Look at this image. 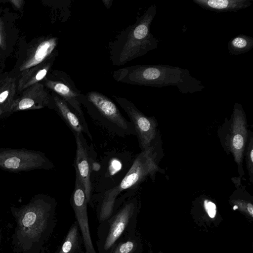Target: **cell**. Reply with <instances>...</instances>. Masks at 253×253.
<instances>
[{
    "label": "cell",
    "instance_id": "6da1fadb",
    "mask_svg": "<svg viewBox=\"0 0 253 253\" xmlns=\"http://www.w3.org/2000/svg\"><path fill=\"white\" fill-rule=\"evenodd\" d=\"M115 80L123 83L156 87L176 86L182 93L201 91L205 86L193 78L188 69L177 66L138 65L119 69L113 74Z\"/></svg>",
    "mask_w": 253,
    "mask_h": 253
},
{
    "label": "cell",
    "instance_id": "7a4b0ae2",
    "mask_svg": "<svg viewBox=\"0 0 253 253\" xmlns=\"http://www.w3.org/2000/svg\"><path fill=\"white\" fill-rule=\"evenodd\" d=\"M157 13V6L151 5L136 22L119 34L110 45V59L114 65H124L157 48L159 40L150 31Z\"/></svg>",
    "mask_w": 253,
    "mask_h": 253
},
{
    "label": "cell",
    "instance_id": "3957f363",
    "mask_svg": "<svg viewBox=\"0 0 253 253\" xmlns=\"http://www.w3.org/2000/svg\"><path fill=\"white\" fill-rule=\"evenodd\" d=\"M81 103L88 114L100 125L119 136L135 135L133 126L122 115L116 104L106 95L97 91L82 94Z\"/></svg>",
    "mask_w": 253,
    "mask_h": 253
},
{
    "label": "cell",
    "instance_id": "277c9868",
    "mask_svg": "<svg viewBox=\"0 0 253 253\" xmlns=\"http://www.w3.org/2000/svg\"><path fill=\"white\" fill-rule=\"evenodd\" d=\"M156 144L155 142L148 149L138 154L120 183L106 192L102 208L103 212L111 211L120 194L128 189L136 190L148 177L155 176L160 169Z\"/></svg>",
    "mask_w": 253,
    "mask_h": 253
},
{
    "label": "cell",
    "instance_id": "5b68a950",
    "mask_svg": "<svg viewBox=\"0 0 253 253\" xmlns=\"http://www.w3.org/2000/svg\"><path fill=\"white\" fill-rule=\"evenodd\" d=\"M218 136L225 152L233 156L240 177L243 176L245 174L243 162L249 130L246 113L241 104L235 103L230 118L225 120L218 130Z\"/></svg>",
    "mask_w": 253,
    "mask_h": 253
},
{
    "label": "cell",
    "instance_id": "8992f818",
    "mask_svg": "<svg viewBox=\"0 0 253 253\" xmlns=\"http://www.w3.org/2000/svg\"><path fill=\"white\" fill-rule=\"evenodd\" d=\"M114 98L128 116L141 151L148 149L158 137V125L155 117L145 116L132 102L125 98L114 96Z\"/></svg>",
    "mask_w": 253,
    "mask_h": 253
},
{
    "label": "cell",
    "instance_id": "52a82bcc",
    "mask_svg": "<svg viewBox=\"0 0 253 253\" xmlns=\"http://www.w3.org/2000/svg\"><path fill=\"white\" fill-rule=\"evenodd\" d=\"M51 162L42 153L19 150L0 151V168L12 172L51 169Z\"/></svg>",
    "mask_w": 253,
    "mask_h": 253
},
{
    "label": "cell",
    "instance_id": "ba28073f",
    "mask_svg": "<svg viewBox=\"0 0 253 253\" xmlns=\"http://www.w3.org/2000/svg\"><path fill=\"white\" fill-rule=\"evenodd\" d=\"M51 75L52 78L44 79L45 86L65 100L88 127L80 100L82 93L66 73L54 71Z\"/></svg>",
    "mask_w": 253,
    "mask_h": 253
},
{
    "label": "cell",
    "instance_id": "9c48e42d",
    "mask_svg": "<svg viewBox=\"0 0 253 253\" xmlns=\"http://www.w3.org/2000/svg\"><path fill=\"white\" fill-rule=\"evenodd\" d=\"M76 142V153L74 163L76 175L78 176L84 187L87 202L92 190L90 180L91 159L89 149L83 133L74 134Z\"/></svg>",
    "mask_w": 253,
    "mask_h": 253
},
{
    "label": "cell",
    "instance_id": "30bf717a",
    "mask_svg": "<svg viewBox=\"0 0 253 253\" xmlns=\"http://www.w3.org/2000/svg\"><path fill=\"white\" fill-rule=\"evenodd\" d=\"M47 205L40 200L30 204L20 212L19 223L21 232L28 237H37L41 232Z\"/></svg>",
    "mask_w": 253,
    "mask_h": 253
},
{
    "label": "cell",
    "instance_id": "8fae6325",
    "mask_svg": "<svg viewBox=\"0 0 253 253\" xmlns=\"http://www.w3.org/2000/svg\"><path fill=\"white\" fill-rule=\"evenodd\" d=\"M58 39L55 37H43L27 50L26 57L20 66L22 72L40 64L49 59L57 50Z\"/></svg>",
    "mask_w": 253,
    "mask_h": 253
},
{
    "label": "cell",
    "instance_id": "7c38bea8",
    "mask_svg": "<svg viewBox=\"0 0 253 253\" xmlns=\"http://www.w3.org/2000/svg\"><path fill=\"white\" fill-rule=\"evenodd\" d=\"M51 97L44 85L39 83L25 89L22 96L15 99L11 112L39 109L50 104Z\"/></svg>",
    "mask_w": 253,
    "mask_h": 253
},
{
    "label": "cell",
    "instance_id": "4fadbf2b",
    "mask_svg": "<svg viewBox=\"0 0 253 253\" xmlns=\"http://www.w3.org/2000/svg\"><path fill=\"white\" fill-rule=\"evenodd\" d=\"M72 204L79 220L86 249L89 253H95L91 242L87 223V201L84 187L80 179L76 175L75 187L71 197Z\"/></svg>",
    "mask_w": 253,
    "mask_h": 253
},
{
    "label": "cell",
    "instance_id": "5bb4252c",
    "mask_svg": "<svg viewBox=\"0 0 253 253\" xmlns=\"http://www.w3.org/2000/svg\"><path fill=\"white\" fill-rule=\"evenodd\" d=\"M54 108L73 132V134L85 133L92 140L89 130L82 121L67 103L59 95L55 93L53 96Z\"/></svg>",
    "mask_w": 253,
    "mask_h": 253
},
{
    "label": "cell",
    "instance_id": "9a60e30c",
    "mask_svg": "<svg viewBox=\"0 0 253 253\" xmlns=\"http://www.w3.org/2000/svg\"><path fill=\"white\" fill-rule=\"evenodd\" d=\"M58 55V51L43 62L22 71L18 80V89L22 91L29 87L40 83L44 79L51 68L53 61Z\"/></svg>",
    "mask_w": 253,
    "mask_h": 253
},
{
    "label": "cell",
    "instance_id": "2e32d148",
    "mask_svg": "<svg viewBox=\"0 0 253 253\" xmlns=\"http://www.w3.org/2000/svg\"><path fill=\"white\" fill-rule=\"evenodd\" d=\"M253 0H193L203 9L216 12H236L250 6Z\"/></svg>",
    "mask_w": 253,
    "mask_h": 253
},
{
    "label": "cell",
    "instance_id": "e0dca14e",
    "mask_svg": "<svg viewBox=\"0 0 253 253\" xmlns=\"http://www.w3.org/2000/svg\"><path fill=\"white\" fill-rule=\"evenodd\" d=\"M16 80L6 77L0 82V111L1 113L10 112L15 100Z\"/></svg>",
    "mask_w": 253,
    "mask_h": 253
},
{
    "label": "cell",
    "instance_id": "ac0fdd59",
    "mask_svg": "<svg viewBox=\"0 0 253 253\" xmlns=\"http://www.w3.org/2000/svg\"><path fill=\"white\" fill-rule=\"evenodd\" d=\"M253 47V38L244 34H240L231 39L228 42V49L230 54L238 55L246 53Z\"/></svg>",
    "mask_w": 253,
    "mask_h": 253
},
{
    "label": "cell",
    "instance_id": "d6986e66",
    "mask_svg": "<svg viewBox=\"0 0 253 253\" xmlns=\"http://www.w3.org/2000/svg\"><path fill=\"white\" fill-rule=\"evenodd\" d=\"M133 208L134 204L129 203L126 205L121 211L118 218L119 220L115 223L110 233L109 240L107 241L108 247H109L123 232L125 227V219H126L128 214Z\"/></svg>",
    "mask_w": 253,
    "mask_h": 253
},
{
    "label": "cell",
    "instance_id": "ffe728a7",
    "mask_svg": "<svg viewBox=\"0 0 253 253\" xmlns=\"http://www.w3.org/2000/svg\"><path fill=\"white\" fill-rule=\"evenodd\" d=\"M246 167L248 171L249 180L251 183L253 181V136L251 132L247 147L244 153Z\"/></svg>",
    "mask_w": 253,
    "mask_h": 253
},
{
    "label": "cell",
    "instance_id": "44dd1931",
    "mask_svg": "<svg viewBox=\"0 0 253 253\" xmlns=\"http://www.w3.org/2000/svg\"><path fill=\"white\" fill-rule=\"evenodd\" d=\"M232 202L239 209L248 213L251 217H253V205L249 201H246L240 198L233 199Z\"/></svg>",
    "mask_w": 253,
    "mask_h": 253
},
{
    "label": "cell",
    "instance_id": "7402d4cb",
    "mask_svg": "<svg viewBox=\"0 0 253 253\" xmlns=\"http://www.w3.org/2000/svg\"><path fill=\"white\" fill-rule=\"evenodd\" d=\"M203 207L209 216L214 218L217 213V208L215 204L208 198L204 199L203 201Z\"/></svg>",
    "mask_w": 253,
    "mask_h": 253
},
{
    "label": "cell",
    "instance_id": "603a6c76",
    "mask_svg": "<svg viewBox=\"0 0 253 253\" xmlns=\"http://www.w3.org/2000/svg\"><path fill=\"white\" fill-rule=\"evenodd\" d=\"M4 25L0 18V47L5 50L6 48V37Z\"/></svg>",
    "mask_w": 253,
    "mask_h": 253
},
{
    "label": "cell",
    "instance_id": "cb8c5ba5",
    "mask_svg": "<svg viewBox=\"0 0 253 253\" xmlns=\"http://www.w3.org/2000/svg\"><path fill=\"white\" fill-rule=\"evenodd\" d=\"M133 247V243L130 241H127L121 246L120 252L121 253H128L132 250Z\"/></svg>",
    "mask_w": 253,
    "mask_h": 253
},
{
    "label": "cell",
    "instance_id": "d4e9b609",
    "mask_svg": "<svg viewBox=\"0 0 253 253\" xmlns=\"http://www.w3.org/2000/svg\"><path fill=\"white\" fill-rule=\"evenodd\" d=\"M72 248V243L70 241H67L64 243L62 246V252L64 253L69 252Z\"/></svg>",
    "mask_w": 253,
    "mask_h": 253
},
{
    "label": "cell",
    "instance_id": "484cf974",
    "mask_svg": "<svg viewBox=\"0 0 253 253\" xmlns=\"http://www.w3.org/2000/svg\"><path fill=\"white\" fill-rule=\"evenodd\" d=\"M10 2L12 3L16 7L20 8L22 5L23 1L22 0H11Z\"/></svg>",
    "mask_w": 253,
    "mask_h": 253
},
{
    "label": "cell",
    "instance_id": "4316f807",
    "mask_svg": "<svg viewBox=\"0 0 253 253\" xmlns=\"http://www.w3.org/2000/svg\"><path fill=\"white\" fill-rule=\"evenodd\" d=\"M0 113H1V112H0Z\"/></svg>",
    "mask_w": 253,
    "mask_h": 253
}]
</instances>
